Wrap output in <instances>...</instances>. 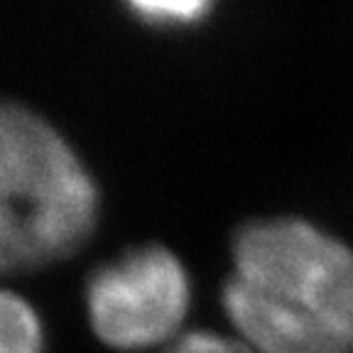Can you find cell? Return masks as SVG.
<instances>
[{
	"instance_id": "cell-2",
	"label": "cell",
	"mask_w": 353,
	"mask_h": 353,
	"mask_svg": "<svg viewBox=\"0 0 353 353\" xmlns=\"http://www.w3.org/2000/svg\"><path fill=\"white\" fill-rule=\"evenodd\" d=\"M96 216L99 189L72 145L34 110L0 101V272L72 255Z\"/></svg>"
},
{
	"instance_id": "cell-4",
	"label": "cell",
	"mask_w": 353,
	"mask_h": 353,
	"mask_svg": "<svg viewBox=\"0 0 353 353\" xmlns=\"http://www.w3.org/2000/svg\"><path fill=\"white\" fill-rule=\"evenodd\" d=\"M0 353H42L37 312L6 287H0Z\"/></svg>"
},
{
	"instance_id": "cell-6",
	"label": "cell",
	"mask_w": 353,
	"mask_h": 353,
	"mask_svg": "<svg viewBox=\"0 0 353 353\" xmlns=\"http://www.w3.org/2000/svg\"><path fill=\"white\" fill-rule=\"evenodd\" d=\"M167 353H255L241 339L221 336L214 331H189L170 346Z\"/></svg>"
},
{
	"instance_id": "cell-5",
	"label": "cell",
	"mask_w": 353,
	"mask_h": 353,
	"mask_svg": "<svg viewBox=\"0 0 353 353\" xmlns=\"http://www.w3.org/2000/svg\"><path fill=\"white\" fill-rule=\"evenodd\" d=\"M132 12L152 25H187L196 22L211 10L206 0H135L130 3Z\"/></svg>"
},
{
	"instance_id": "cell-3",
	"label": "cell",
	"mask_w": 353,
	"mask_h": 353,
	"mask_svg": "<svg viewBox=\"0 0 353 353\" xmlns=\"http://www.w3.org/2000/svg\"><path fill=\"white\" fill-rule=\"evenodd\" d=\"M88 319L113 348H145L174 336L189 312V277L165 245H140L91 275Z\"/></svg>"
},
{
	"instance_id": "cell-1",
	"label": "cell",
	"mask_w": 353,
	"mask_h": 353,
	"mask_svg": "<svg viewBox=\"0 0 353 353\" xmlns=\"http://www.w3.org/2000/svg\"><path fill=\"white\" fill-rule=\"evenodd\" d=\"M223 307L255 353H353V253L302 219L253 221L233 241Z\"/></svg>"
}]
</instances>
